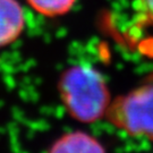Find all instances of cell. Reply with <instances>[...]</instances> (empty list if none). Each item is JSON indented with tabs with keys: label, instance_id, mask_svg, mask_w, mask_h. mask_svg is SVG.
Returning <instances> with one entry per match:
<instances>
[{
	"label": "cell",
	"instance_id": "cell-6",
	"mask_svg": "<svg viewBox=\"0 0 153 153\" xmlns=\"http://www.w3.org/2000/svg\"><path fill=\"white\" fill-rule=\"evenodd\" d=\"M142 2L148 16L149 24H153V0H142Z\"/></svg>",
	"mask_w": 153,
	"mask_h": 153
},
{
	"label": "cell",
	"instance_id": "cell-2",
	"mask_svg": "<svg viewBox=\"0 0 153 153\" xmlns=\"http://www.w3.org/2000/svg\"><path fill=\"white\" fill-rule=\"evenodd\" d=\"M105 119L129 136L153 141V83L112 99Z\"/></svg>",
	"mask_w": 153,
	"mask_h": 153
},
{
	"label": "cell",
	"instance_id": "cell-5",
	"mask_svg": "<svg viewBox=\"0 0 153 153\" xmlns=\"http://www.w3.org/2000/svg\"><path fill=\"white\" fill-rule=\"evenodd\" d=\"M30 5L39 13L47 16L62 15L71 9L75 0H27Z\"/></svg>",
	"mask_w": 153,
	"mask_h": 153
},
{
	"label": "cell",
	"instance_id": "cell-4",
	"mask_svg": "<svg viewBox=\"0 0 153 153\" xmlns=\"http://www.w3.org/2000/svg\"><path fill=\"white\" fill-rule=\"evenodd\" d=\"M24 15L16 0H0V48L14 42L22 32Z\"/></svg>",
	"mask_w": 153,
	"mask_h": 153
},
{
	"label": "cell",
	"instance_id": "cell-1",
	"mask_svg": "<svg viewBox=\"0 0 153 153\" xmlns=\"http://www.w3.org/2000/svg\"><path fill=\"white\" fill-rule=\"evenodd\" d=\"M58 93L66 112L82 124L105 118L112 101L103 75L88 64L69 67L58 81Z\"/></svg>",
	"mask_w": 153,
	"mask_h": 153
},
{
	"label": "cell",
	"instance_id": "cell-3",
	"mask_svg": "<svg viewBox=\"0 0 153 153\" xmlns=\"http://www.w3.org/2000/svg\"><path fill=\"white\" fill-rule=\"evenodd\" d=\"M48 153H107V150L94 135L73 131L58 137L50 145Z\"/></svg>",
	"mask_w": 153,
	"mask_h": 153
}]
</instances>
